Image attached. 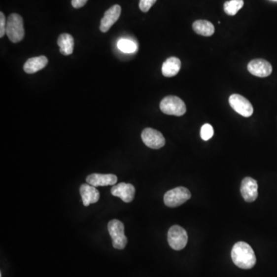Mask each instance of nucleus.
Masks as SVG:
<instances>
[{"label": "nucleus", "mask_w": 277, "mask_h": 277, "mask_svg": "<svg viewBox=\"0 0 277 277\" xmlns=\"http://www.w3.org/2000/svg\"><path fill=\"white\" fill-rule=\"evenodd\" d=\"M231 257L234 264L243 270H249L256 265V257L254 251L249 244L242 241L234 245L231 251Z\"/></svg>", "instance_id": "1"}, {"label": "nucleus", "mask_w": 277, "mask_h": 277, "mask_svg": "<svg viewBox=\"0 0 277 277\" xmlns=\"http://www.w3.org/2000/svg\"><path fill=\"white\" fill-rule=\"evenodd\" d=\"M6 35L11 42L18 43L23 40L25 35L23 20L22 16L16 13L9 15L6 23Z\"/></svg>", "instance_id": "2"}, {"label": "nucleus", "mask_w": 277, "mask_h": 277, "mask_svg": "<svg viewBox=\"0 0 277 277\" xmlns=\"http://www.w3.org/2000/svg\"><path fill=\"white\" fill-rule=\"evenodd\" d=\"M160 108L163 113L171 116H181L186 112L184 102L175 96H168L163 98L160 103Z\"/></svg>", "instance_id": "3"}, {"label": "nucleus", "mask_w": 277, "mask_h": 277, "mask_svg": "<svg viewBox=\"0 0 277 277\" xmlns=\"http://www.w3.org/2000/svg\"><path fill=\"white\" fill-rule=\"evenodd\" d=\"M108 230L113 247L117 249H124L127 244V238L125 235L123 223L118 219H112L108 223Z\"/></svg>", "instance_id": "4"}, {"label": "nucleus", "mask_w": 277, "mask_h": 277, "mask_svg": "<svg viewBox=\"0 0 277 277\" xmlns=\"http://www.w3.org/2000/svg\"><path fill=\"white\" fill-rule=\"evenodd\" d=\"M191 197V193L187 188H174L173 190H169L166 193L163 197L164 204L169 207H177L185 204Z\"/></svg>", "instance_id": "5"}, {"label": "nucleus", "mask_w": 277, "mask_h": 277, "mask_svg": "<svg viewBox=\"0 0 277 277\" xmlns=\"http://www.w3.org/2000/svg\"><path fill=\"white\" fill-rule=\"evenodd\" d=\"M187 242V233L184 229L177 225L170 228L168 232V242L172 249L175 250L184 249Z\"/></svg>", "instance_id": "6"}, {"label": "nucleus", "mask_w": 277, "mask_h": 277, "mask_svg": "<svg viewBox=\"0 0 277 277\" xmlns=\"http://www.w3.org/2000/svg\"><path fill=\"white\" fill-rule=\"evenodd\" d=\"M230 106L241 116L249 117L253 113V107L247 99L239 95L233 94L229 99Z\"/></svg>", "instance_id": "7"}, {"label": "nucleus", "mask_w": 277, "mask_h": 277, "mask_svg": "<svg viewBox=\"0 0 277 277\" xmlns=\"http://www.w3.org/2000/svg\"><path fill=\"white\" fill-rule=\"evenodd\" d=\"M142 142L151 149H158L164 146L165 138L158 130L152 128H146L142 132Z\"/></svg>", "instance_id": "8"}, {"label": "nucleus", "mask_w": 277, "mask_h": 277, "mask_svg": "<svg viewBox=\"0 0 277 277\" xmlns=\"http://www.w3.org/2000/svg\"><path fill=\"white\" fill-rule=\"evenodd\" d=\"M247 69L252 75L258 77H267L272 73L273 71L271 64L263 59H257L249 62Z\"/></svg>", "instance_id": "9"}, {"label": "nucleus", "mask_w": 277, "mask_h": 277, "mask_svg": "<svg viewBox=\"0 0 277 277\" xmlns=\"http://www.w3.org/2000/svg\"><path fill=\"white\" fill-rule=\"evenodd\" d=\"M120 15H121L120 5H114L111 6L108 10L105 11V14L100 22V31L103 33L108 32L114 23L119 20Z\"/></svg>", "instance_id": "10"}, {"label": "nucleus", "mask_w": 277, "mask_h": 277, "mask_svg": "<svg viewBox=\"0 0 277 277\" xmlns=\"http://www.w3.org/2000/svg\"><path fill=\"white\" fill-rule=\"evenodd\" d=\"M241 192L245 202H254L258 197L257 182L253 178H244L241 183Z\"/></svg>", "instance_id": "11"}, {"label": "nucleus", "mask_w": 277, "mask_h": 277, "mask_svg": "<svg viewBox=\"0 0 277 277\" xmlns=\"http://www.w3.org/2000/svg\"><path fill=\"white\" fill-rule=\"evenodd\" d=\"M111 193L112 196L119 197L123 202L128 204L132 202L135 197V187L130 183L121 182L112 186Z\"/></svg>", "instance_id": "12"}, {"label": "nucleus", "mask_w": 277, "mask_h": 277, "mask_svg": "<svg viewBox=\"0 0 277 277\" xmlns=\"http://www.w3.org/2000/svg\"><path fill=\"white\" fill-rule=\"evenodd\" d=\"M88 184L95 186H105L115 185L117 182V176L113 174L93 173L86 178Z\"/></svg>", "instance_id": "13"}, {"label": "nucleus", "mask_w": 277, "mask_h": 277, "mask_svg": "<svg viewBox=\"0 0 277 277\" xmlns=\"http://www.w3.org/2000/svg\"><path fill=\"white\" fill-rule=\"evenodd\" d=\"M83 205L88 207L92 204H96L100 200V193L95 186L90 184H83L79 189Z\"/></svg>", "instance_id": "14"}, {"label": "nucleus", "mask_w": 277, "mask_h": 277, "mask_svg": "<svg viewBox=\"0 0 277 277\" xmlns=\"http://www.w3.org/2000/svg\"><path fill=\"white\" fill-rule=\"evenodd\" d=\"M48 64V59L45 56H36L29 59L24 66L23 69L28 74L35 73L45 68Z\"/></svg>", "instance_id": "15"}, {"label": "nucleus", "mask_w": 277, "mask_h": 277, "mask_svg": "<svg viewBox=\"0 0 277 277\" xmlns=\"http://www.w3.org/2000/svg\"><path fill=\"white\" fill-rule=\"evenodd\" d=\"M181 61L177 57H170L163 63L162 72L166 77H173L180 70Z\"/></svg>", "instance_id": "16"}, {"label": "nucleus", "mask_w": 277, "mask_h": 277, "mask_svg": "<svg viewBox=\"0 0 277 277\" xmlns=\"http://www.w3.org/2000/svg\"><path fill=\"white\" fill-rule=\"evenodd\" d=\"M57 44L60 46V51L64 56H69L73 53V37L68 34H63L59 36Z\"/></svg>", "instance_id": "17"}, {"label": "nucleus", "mask_w": 277, "mask_h": 277, "mask_svg": "<svg viewBox=\"0 0 277 277\" xmlns=\"http://www.w3.org/2000/svg\"><path fill=\"white\" fill-rule=\"evenodd\" d=\"M193 29L199 35L211 36L215 33L213 24L207 20H197L193 24Z\"/></svg>", "instance_id": "18"}, {"label": "nucleus", "mask_w": 277, "mask_h": 277, "mask_svg": "<svg viewBox=\"0 0 277 277\" xmlns=\"http://www.w3.org/2000/svg\"><path fill=\"white\" fill-rule=\"evenodd\" d=\"M243 0H230L224 3V11L229 16H235L243 6Z\"/></svg>", "instance_id": "19"}, {"label": "nucleus", "mask_w": 277, "mask_h": 277, "mask_svg": "<svg viewBox=\"0 0 277 277\" xmlns=\"http://www.w3.org/2000/svg\"><path fill=\"white\" fill-rule=\"evenodd\" d=\"M118 48L123 53H133L137 50V44L127 39H121L117 43Z\"/></svg>", "instance_id": "20"}, {"label": "nucleus", "mask_w": 277, "mask_h": 277, "mask_svg": "<svg viewBox=\"0 0 277 277\" xmlns=\"http://www.w3.org/2000/svg\"><path fill=\"white\" fill-rule=\"evenodd\" d=\"M214 134L213 128L209 123H206L200 130V136L204 141L209 140Z\"/></svg>", "instance_id": "21"}, {"label": "nucleus", "mask_w": 277, "mask_h": 277, "mask_svg": "<svg viewBox=\"0 0 277 277\" xmlns=\"http://www.w3.org/2000/svg\"><path fill=\"white\" fill-rule=\"evenodd\" d=\"M156 0H139V9L143 12H147L156 3Z\"/></svg>", "instance_id": "22"}, {"label": "nucleus", "mask_w": 277, "mask_h": 277, "mask_svg": "<svg viewBox=\"0 0 277 277\" xmlns=\"http://www.w3.org/2000/svg\"><path fill=\"white\" fill-rule=\"evenodd\" d=\"M6 23L7 20H5V15L3 12H0V38H2L6 34Z\"/></svg>", "instance_id": "23"}, {"label": "nucleus", "mask_w": 277, "mask_h": 277, "mask_svg": "<svg viewBox=\"0 0 277 277\" xmlns=\"http://www.w3.org/2000/svg\"><path fill=\"white\" fill-rule=\"evenodd\" d=\"M88 0H72V5L75 9H79L86 5Z\"/></svg>", "instance_id": "24"}]
</instances>
